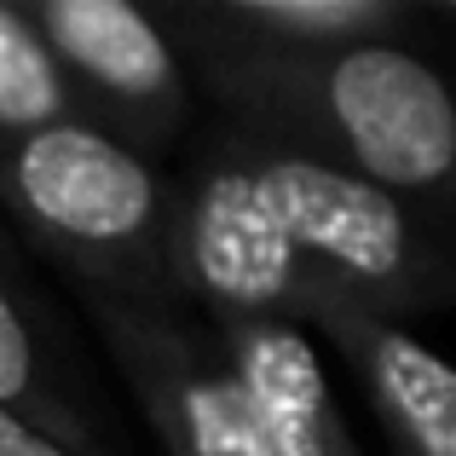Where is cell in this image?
Listing matches in <instances>:
<instances>
[{"label":"cell","mask_w":456,"mask_h":456,"mask_svg":"<svg viewBox=\"0 0 456 456\" xmlns=\"http://www.w3.org/2000/svg\"><path fill=\"white\" fill-rule=\"evenodd\" d=\"M191 87L214 116L306 151L376 191L456 214V76L416 41L278 53L202 18L197 0L156 6Z\"/></svg>","instance_id":"cell-1"},{"label":"cell","mask_w":456,"mask_h":456,"mask_svg":"<svg viewBox=\"0 0 456 456\" xmlns=\"http://www.w3.org/2000/svg\"><path fill=\"white\" fill-rule=\"evenodd\" d=\"M197 139L295 255V306L318 289L399 323L456 306V214L376 191L225 116H214Z\"/></svg>","instance_id":"cell-2"},{"label":"cell","mask_w":456,"mask_h":456,"mask_svg":"<svg viewBox=\"0 0 456 456\" xmlns=\"http://www.w3.org/2000/svg\"><path fill=\"white\" fill-rule=\"evenodd\" d=\"M0 220L76 301H185L174 278V179L69 116L0 145Z\"/></svg>","instance_id":"cell-3"},{"label":"cell","mask_w":456,"mask_h":456,"mask_svg":"<svg viewBox=\"0 0 456 456\" xmlns=\"http://www.w3.org/2000/svg\"><path fill=\"white\" fill-rule=\"evenodd\" d=\"M81 122L116 145L174 167L191 127V69L156 6L134 0H23Z\"/></svg>","instance_id":"cell-4"},{"label":"cell","mask_w":456,"mask_h":456,"mask_svg":"<svg viewBox=\"0 0 456 456\" xmlns=\"http://www.w3.org/2000/svg\"><path fill=\"white\" fill-rule=\"evenodd\" d=\"M162 456H272L248 393L197 306L76 301Z\"/></svg>","instance_id":"cell-5"},{"label":"cell","mask_w":456,"mask_h":456,"mask_svg":"<svg viewBox=\"0 0 456 456\" xmlns=\"http://www.w3.org/2000/svg\"><path fill=\"white\" fill-rule=\"evenodd\" d=\"M0 411L76 456H134L116 404L99 393L64 312L35 283V266L0 260Z\"/></svg>","instance_id":"cell-6"},{"label":"cell","mask_w":456,"mask_h":456,"mask_svg":"<svg viewBox=\"0 0 456 456\" xmlns=\"http://www.w3.org/2000/svg\"><path fill=\"white\" fill-rule=\"evenodd\" d=\"M295 323L346 358L393 456H456V364L445 353H434L399 318L323 289L295 306Z\"/></svg>","instance_id":"cell-7"},{"label":"cell","mask_w":456,"mask_h":456,"mask_svg":"<svg viewBox=\"0 0 456 456\" xmlns=\"http://www.w3.org/2000/svg\"><path fill=\"white\" fill-rule=\"evenodd\" d=\"M248 411L272 456H358L346 416L330 393L312 335L289 318H220L214 323Z\"/></svg>","instance_id":"cell-8"},{"label":"cell","mask_w":456,"mask_h":456,"mask_svg":"<svg viewBox=\"0 0 456 456\" xmlns=\"http://www.w3.org/2000/svg\"><path fill=\"white\" fill-rule=\"evenodd\" d=\"M202 18L225 35H243L278 53H318L353 41H411V29H434L428 6L411 0H197Z\"/></svg>","instance_id":"cell-9"},{"label":"cell","mask_w":456,"mask_h":456,"mask_svg":"<svg viewBox=\"0 0 456 456\" xmlns=\"http://www.w3.org/2000/svg\"><path fill=\"white\" fill-rule=\"evenodd\" d=\"M76 104L23 0H0V145L69 122Z\"/></svg>","instance_id":"cell-10"},{"label":"cell","mask_w":456,"mask_h":456,"mask_svg":"<svg viewBox=\"0 0 456 456\" xmlns=\"http://www.w3.org/2000/svg\"><path fill=\"white\" fill-rule=\"evenodd\" d=\"M0 456H76V451L53 445V439H41L35 428H23L18 416L0 411Z\"/></svg>","instance_id":"cell-11"},{"label":"cell","mask_w":456,"mask_h":456,"mask_svg":"<svg viewBox=\"0 0 456 456\" xmlns=\"http://www.w3.org/2000/svg\"><path fill=\"white\" fill-rule=\"evenodd\" d=\"M0 260H12V266H29V255L18 248V237L6 232V220H0Z\"/></svg>","instance_id":"cell-12"},{"label":"cell","mask_w":456,"mask_h":456,"mask_svg":"<svg viewBox=\"0 0 456 456\" xmlns=\"http://www.w3.org/2000/svg\"><path fill=\"white\" fill-rule=\"evenodd\" d=\"M428 23L434 29H456V6H428Z\"/></svg>","instance_id":"cell-13"}]
</instances>
